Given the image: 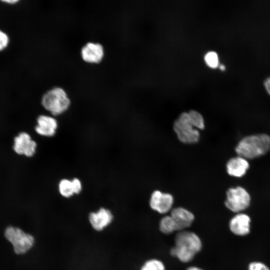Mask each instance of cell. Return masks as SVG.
<instances>
[{
  "instance_id": "cell-1",
  "label": "cell",
  "mask_w": 270,
  "mask_h": 270,
  "mask_svg": "<svg viewBox=\"0 0 270 270\" xmlns=\"http://www.w3.org/2000/svg\"><path fill=\"white\" fill-rule=\"evenodd\" d=\"M202 242L198 234L194 232L184 230L178 232L174 238V246L170 254L183 263L191 262L202 250Z\"/></svg>"
},
{
  "instance_id": "cell-2",
  "label": "cell",
  "mask_w": 270,
  "mask_h": 270,
  "mask_svg": "<svg viewBox=\"0 0 270 270\" xmlns=\"http://www.w3.org/2000/svg\"><path fill=\"white\" fill-rule=\"evenodd\" d=\"M270 150V136L266 134H257L242 138L235 148L238 156L247 160L265 154Z\"/></svg>"
},
{
  "instance_id": "cell-3",
  "label": "cell",
  "mask_w": 270,
  "mask_h": 270,
  "mask_svg": "<svg viewBox=\"0 0 270 270\" xmlns=\"http://www.w3.org/2000/svg\"><path fill=\"white\" fill-rule=\"evenodd\" d=\"M41 104L46 111L54 116L66 112L70 107L71 102L63 88L56 86L48 90L42 94Z\"/></svg>"
},
{
  "instance_id": "cell-4",
  "label": "cell",
  "mask_w": 270,
  "mask_h": 270,
  "mask_svg": "<svg viewBox=\"0 0 270 270\" xmlns=\"http://www.w3.org/2000/svg\"><path fill=\"white\" fill-rule=\"evenodd\" d=\"M4 236L12 244L14 252L17 254H26L34 244V238L32 234L18 227H6L4 230Z\"/></svg>"
},
{
  "instance_id": "cell-5",
  "label": "cell",
  "mask_w": 270,
  "mask_h": 270,
  "mask_svg": "<svg viewBox=\"0 0 270 270\" xmlns=\"http://www.w3.org/2000/svg\"><path fill=\"white\" fill-rule=\"evenodd\" d=\"M173 129L178 140L182 143L194 144L200 140V131L190 122L188 112L182 113L176 120Z\"/></svg>"
},
{
  "instance_id": "cell-6",
  "label": "cell",
  "mask_w": 270,
  "mask_h": 270,
  "mask_svg": "<svg viewBox=\"0 0 270 270\" xmlns=\"http://www.w3.org/2000/svg\"><path fill=\"white\" fill-rule=\"evenodd\" d=\"M250 194L242 186L230 188L226 191L224 205L235 214L244 212L250 206Z\"/></svg>"
},
{
  "instance_id": "cell-7",
  "label": "cell",
  "mask_w": 270,
  "mask_h": 270,
  "mask_svg": "<svg viewBox=\"0 0 270 270\" xmlns=\"http://www.w3.org/2000/svg\"><path fill=\"white\" fill-rule=\"evenodd\" d=\"M174 198L172 194L159 190L152 192L149 202L150 208L162 214L170 212L174 208Z\"/></svg>"
},
{
  "instance_id": "cell-8",
  "label": "cell",
  "mask_w": 270,
  "mask_h": 270,
  "mask_svg": "<svg viewBox=\"0 0 270 270\" xmlns=\"http://www.w3.org/2000/svg\"><path fill=\"white\" fill-rule=\"evenodd\" d=\"M252 220L244 212L236 214L229 220L228 228L230 232L238 236H245L250 232Z\"/></svg>"
},
{
  "instance_id": "cell-9",
  "label": "cell",
  "mask_w": 270,
  "mask_h": 270,
  "mask_svg": "<svg viewBox=\"0 0 270 270\" xmlns=\"http://www.w3.org/2000/svg\"><path fill=\"white\" fill-rule=\"evenodd\" d=\"M82 60L88 64H98L103 60L104 50L102 45L98 42H88L80 52Z\"/></svg>"
},
{
  "instance_id": "cell-10",
  "label": "cell",
  "mask_w": 270,
  "mask_h": 270,
  "mask_svg": "<svg viewBox=\"0 0 270 270\" xmlns=\"http://www.w3.org/2000/svg\"><path fill=\"white\" fill-rule=\"evenodd\" d=\"M36 142L26 132H20L14 138V150L18 154L28 157L32 156L36 152Z\"/></svg>"
},
{
  "instance_id": "cell-11",
  "label": "cell",
  "mask_w": 270,
  "mask_h": 270,
  "mask_svg": "<svg viewBox=\"0 0 270 270\" xmlns=\"http://www.w3.org/2000/svg\"><path fill=\"white\" fill-rule=\"evenodd\" d=\"M36 122L35 131L38 134L49 138L56 134L58 128V122L54 116L41 114L38 117Z\"/></svg>"
},
{
  "instance_id": "cell-12",
  "label": "cell",
  "mask_w": 270,
  "mask_h": 270,
  "mask_svg": "<svg viewBox=\"0 0 270 270\" xmlns=\"http://www.w3.org/2000/svg\"><path fill=\"white\" fill-rule=\"evenodd\" d=\"M170 214L176 222L178 232L186 230L192 226L195 218L191 211L182 206L174 208Z\"/></svg>"
},
{
  "instance_id": "cell-13",
  "label": "cell",
  "mask_w": 270,
  "mask_h": 270,
  "mask_svg": "<svg viewBox=\"0 0 270 270\" xmlns=\"http://www.w3.org/2000/svg\"><path fill=\"white\" fill-rule=\"evenodd\" d=\"M88 218L92 228L96 231H101L112 222L113 215L109 210L101 208L96 212H90Z\"/></svg>"
},
{
  "instance_id": "cell-14",
  "label": "cell",
  "mask_w": 270,
  "mask_h": 270,
  "mask_svg": "<svg viewBox=\"0 0 270 270\" xmlns=\"http://www.w3.org/2000/svg\"><path fill=\"white\" fill-rule=\"evenodd\" d=\"M249 168L248 160L239 156L230 158L226 164L227 173L236 178H241L244 176Z\"/></svg>"
},
{
  "instance_id": "cell-15",
  "label": "cell",
  "mask_w": 270,
  "mask_h": 270,
  "mask_svg": "<svg viewBox=\"0 0 270 270\" xmlns=\"http://www.w3.org/2000/svg\"><path fill=\"white\" fill-rule=\"evenodd\" d=\"M159 230L165 234H170L174 232H178L176 222L170 214L164 215L159 222Z\"/></svg>"
},
{
  "instance_id": "cell-16",
  "label": "cell",
  "mask_w": 270,
  "mask_h": 270,
  "mask_svg": "<svg viewBox=\"0 0 270 270\" xmlns=\"http://www.w3.org/2000/svg\"><path fill=\"white\" fill-rule=\"evenodd\" d=\"M58 190L60 194L65 198H69L75 194L72 180L62 178L58 184Z\"/></svg>"
},
{
  "instance_id": "cell-17",
  "label": "cell",
  "mask_w": 270,
  "mask_h": 270,
  "mask_svg": "<svg viewBox=\"0 0 270 270\" xmlns=\"http://www.w3.org/2000/svg\"><path fill=\"white\" fill-rule=\"evenodd\" d=\"M188 114L190 122L195 128L200 130L204 128V120L200 113L191 110L188 112Z\"/></svg>"
},
{
  "instance_id": "cell-18",
  "label": "cell",
  "mask_w": 270,
  "mask_h": 270,
  "mask_svg": "<svg viewBox=\"0 0 270 270\" xmlns=\"http://www.w3.org/2000/svg\"><path fill=\"white\" fill-rule=\"evenodd\" d=\"M140 270H166V266L161 260L153 258L146 260Z\"/></svg>"
},
{
  "instance_id": "cell-19",
  "label": "cell",
  "mask_w": 270,
  "mask_h": 270,
  "mask_svg": "<svg viewBox=\"0 0 270 270\" xmlns=\"http://www.w3.org/2000/svg\"><path fill=\"white\" fill-rule=\"evenodd\" d=\"M204 60L206 64L212 68H216L219 64L218 54L214 51L208 52L204 56Z\"/></svg>"
},
{
  "instance_id": "cell-20",
  "label": "cell",
  "mask_w": 270,
  "mask_h": 270,
  "mask_svg": "<svg viewBox=\"0 0 270 270\" xmlns=\"http://www.w3.org/2000/svg\"><path fill=\"white\" fill-rule=\"evenodd\" d=\"M248 270H270V268L260 261H252L249 263Z\"/></svg>"
},
{
  "instance_id": "cell-21",
  "label": "cell",
  "mask_w": 270,
  "mask_h": 270,
  "mask_svg": "<svg viewBox=\"0 0 270 270\" xmlns=\"http://www.w3.org/2000/svg\"><path fill=\"white\" fill-rule=\"evenodd\" d=\"M10 44L8 35L4 31L0 30V52L6 48Z\"/></svg>"
},
{
  "instance_id": "cell-22",
  "label": "cell",
  "mask_w": 270,
  "mask_h": 270,
  "mask_svg": "<svg viewBox=\"0 0 270 270\" xmlns=\"http://www.w3.org/2000/svg\"><path fill=\"white\" fill-rule=\"evenodd\" d=\"M74 188V190L75 194H79L82 190V184L80 180L76 178L72 179Z\"/></svg>"
},
{
  "instance_id": "cell-23",
  "label": "cell",
  "mask_w": 270,
  "mask_h": 270,
  "mask_svg": "<svg viewBox=\"0 0 270 270\" xmlns=\"http://www.w3.org/2000/svg\"><path fill=\"white\" fill-rule=\"evenodd\" d=\"M264 85L267 92L270 95V77L265 80Z\"/></svg>"
},
{
  "instance_id": "cell-24",
  "label": "cell",
  "mask_w": 270,
  "mask_h": 270,
  "mask_svg": "<svg viewBox=\"0 0 270 270\" xmlns=\"http://www.w3.org/2000/svg\"><path fill=\"white\" fill-rule=\"evenodd\" d=\"M19 0H3L2 2L8 4H14L19 2Z\"/></svg>"
},
{
  "instance_id": "cell-25",
  "label": "cell",
  "mask_w": 270,
  "mask_h": 270,
  "mask_svg": "<svg viewBox=\"0 0 270 270\" xmlns=\"http://www.w3.org/2000/svg\"><path fill=\"white\" fill-rule=\"evenodd\" d=\"M186 270H204L202 268L197 266H190L188 267Z\"/></svg>"
},
{
  "instance_id": "cell-26",
  "label": "cell",
  "mask_w": 270,
  "mask_h": 270,
  "mask_svg": "<svg viewBox=\"0 0 270 270\" xmlns=\"http://www.w3.org/2000/svg\"><path fill=\"white\" fill-rule=\"evenodd\" d=\"M219 68L222 70H225V66L224 65V64H220V65L219 66Z\"/></svg>"
}]
</instances>
